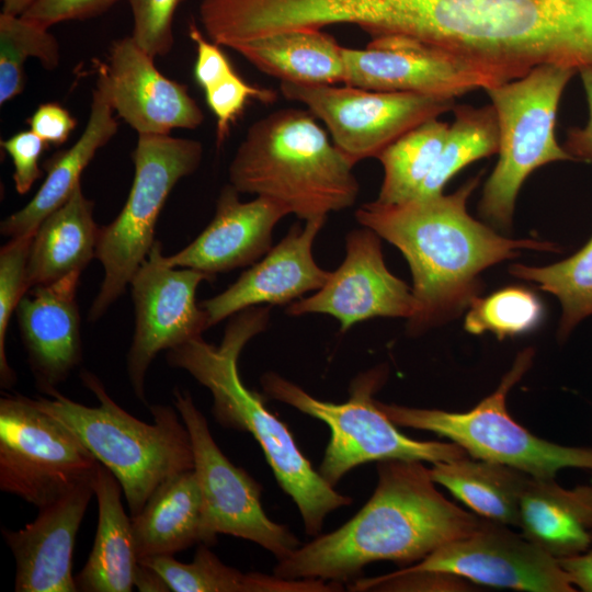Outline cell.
<instances>
[{
  "mask_svg": "<svg viewBox=\"0 0 592 592\" xmlns=\"http://www.w3.org/2000/svg\"><path fill=\"white\" fill-rule=\"evenodd\" d=\"M481 173L451 194L413 198L396 205L363 204L355 218L395 246L406 258L418 303L408 320L410 334L445 323L467 309L482 291L480 274L521 250L559 251L556 243L502 236L473 218L467 202Z\"/></svg>",
  "mask_w": 592,
  "mask_h": 592,
  "instance_id": "1",
  "label": "cell"
},
{
  "mask_svg": "<svg viewBox=\"0 0 592 592\" xmlns=\"http://www.w3.org/2000/svg\"><path fill=\"white\" fill-rule=\"evenodd\" d=\"M377 474L374 493L350 521L277 560L273 573L285 579L354 581L372 562L415 563L483 522L437 491L422 460H380Z\"/></svg>",
  "mask_w": 592,
  "mask_h": 592,
  "instance_id": "2",
  "label": "cell"
},
{
  "mask_svg": "<svg viewBox=\"0 0 592 592\" xmlns=\"http://www.w3.org/2000/svg\"><path fill=\"white\" fill-rule=\"evenodd\" d=\"M509 80L592 67V0H412L408 35Z\"/></svg>",
  "mask_w": 592,
  "mask_h": 592,
  "instance_id": "3",
  "label": "cell"
},
{
  "mask_svg": "<svg viewBox=\"0 0 592 592\" xmlns=\"http://www.w3.org/2000/svg\"><path fill=\"white\" fill-rule=\"evenodd\" d=\"M227 323L220 345L202 337L167 352L170 366L186 371L213 397L212 413L226 429L248 432L259 443L273 474L296 504L305 532L318 536L327 515L352 499L329 485L298 448L289 429L242 383L238 358L244 345L269 325L270 307L243 309Z\"/></svg>",
  "mask_w": 592,
  "mask_h": 592,
  "instance_id": "4",
  "label": "cell"
},
{
  "mask_svg": "<svg viewBox=\"0 0 592 592\" xmlns=\"http://www.w3.org/2000/svg\"><path fill=\"white\" fill-rule=\"evenodd\" d=\"M353 167L309 111L282 109L248 128L230 162L229 184L309 220L355 203Z\"/></svg>",
  "mask_w": 592,
  "mask_h": 592,
  "instance_id": "5",
  "label": "cell"
},
{
  "mask_svg": "<svg viewBox=\"0 0 592 592\" xmlns=\"http://www.w3.org/2000/svg\"><path fill=\"white\" fill-rule=\"evenodd\" d=\"M80 378L96 397V407L73 401L57 388L47 391L48 397L31 399L67 425L113 473L135 516L163 481L194 469L190 433L171 406H149L153 422L147 423L119 407L96 375L82 371Z\"/></svg>",
  "mask_w": 592,
  "mask_h": 592,
  "instance_id": "6",
  "label": "cell"
},
{
  "mask_svg": "<svg viewBox=\"0 0 592 592\" xmlns=\"http://www.w3.org/2000/svg\"><path fill=\"white\" fill-rule=\"evenodd\" d=\"M576 72L542 65L485 90L497 114L499 159L483 185L478 214L496 230L511 229L519 192L533 171L556 161H576L555 134L561 95Z\"/></svg>",
  "mask_w": 592,
  "mask_h": 592,
  "instance_id": "7",
  "label": "cell"
},
{
  "mask_svg": "<svg viewBox=\"0 0 592 592\" xmlns=\"http://www.w3.org/2000/svg\"><path fill=\"white\" fill-rule=\"evenodd\" d=\"M388 373V366L382 364L358 374L351 382L350 398L341 403L319 400L274 372L262 375L260 382L267 397L329 426L330 440L319 474L332 487L351 469L373 460L417 459L434 464L469 456L454 442L418 441L397 429L374 398Z\"/></svg>",
  "mask_w": 592,
  "mask_h": 592,
  "instance_id": "8",
  "label": "cell"
},
{
  "mask_svg": "<svg viewBox=\"0 0 592 592\" xmlns=\"http://www.w3.org/2000/svg\"><path fill=\"white\" fill-rule=\"evenodd\" d=\"M533 348L522 350L497 389L464 412L386 403L377 407L398 426L449 439L476 459L511 466L533 477L555 478L562 468L592 470V448L555 444L532 434L506 409V397L533 364Z\"/></svg>",
  "mask_w": 592,
  "mask_h": 592,
  "instance_id": "9",
  "label": "cell"
},
{
  "mask_svg": "<svg viewBox=\"0 0 592 592\" xmlns=\"http://www.w3.org/2000/svg\"><path fill=\"white\" fill-rule=\"evenodd\" d=\"M202 156V144L194 139L138 135L127 200L117 217L100 230L95 258L104 277L91 304L89 321L99 320L130 284L156 242L157 220L169 194L198 168Z\"/></svg>",
  "mask_w": 592,
  "mask_h": 592,
  "instance_id": "10",
  "label": "cell"
},
{
  "mask_svg": "<svg viewBox=\"0 0 592 592\" xmlns=\"http://www.w3.org/2000/svg\"><path fill=\"white\" fill-rule=\"evenodd\" d=\"M99 463L67 425L31 398L1 397V491L39 509L91 479Z\"/></svg>",
  "mask_w": 592,
  "mask_h": 592,
  "instance_id": "11",
  "label": "cell"
},
{
  "mask_svg": "<svg viewBox=\"0 0 592 592\" xmlns=\"http://www.w3.org/2000/svg\"><path fill=\"white\" fill-rule=\"evenodd\" d=\"M281 93L304 104L327 127L335 147L355 166L423 122L453 110L455 99L355 87L281 82Z\"/></svg>",
  "mask_w": 592,
  "mask_h": 592,
  "instance_id": "12",
  "label": "cell"
},
{
  "mask_svg": "<svg viewBox=\"0 0 592 592\" xmlns=\"http://www.w3.org/2000/svg\"><path fill=\"white\" fill-rule=\"evenodd\" d=\"M174 407L192 442L205 532L213 546L219 534L253 542L277 560L300 546L287 526L273 522L261 503V485L234 465L214 441L208 423L189 391L174 388Z\"/></svg>",
  "mask_w": 592,
  "mask_h": 592,
  "instance_id": "13",
  "label": "cell"
},
{
  "mask_svg": "<svg viewBox=\"0 0 592 592\" xmlns=\"http://www.w3.org/2000/svg\"><path fill=\"white\" fill-rule=\"evenodd\" d=\"M209 275L164 262L162 243L156 240L148 258L130 281L135 331L126 357V371L135 396L146 399L147 371L159 352L180 346L210 328L195 295Z\"/></svg>",
  "mask_w": 592,
  "mask_h": 592,
  "instance_id": "14",
  "label": "cell"
},
{
  "mask_svg": "<svg viewBox=\"0 0 592 592\" xmlns=\"http://www.w3.org/2000/svg\"><path fill=\"white\" fill-rule=\"evenodd\" d=\"M342 57L343 83L372 91L455 99L510 81L497 70L401 34L374 36L363 49L342 47Z\"/></svg>",
  "mask_w": 592,
  "mask_h": 592,
  "instance_id": "15",
  "label": "cell"
},
{
  "mask_svg": "<svg viewBox=\"0 0 592 592\" xmlns=\"http://www.w3.org/2000/svg\"><path fill=\"white\" fill-rule=\"evenodd\" d=\"M399 571L447 573L519 591H576L557 558L508 525L487 519L471 534L439 547Z\"/></svg>",
  "mask_w": 592,
  "mask_h": 592,
  "instance_id": "16",
  "label": "cell"
},
{
  "mask_svg": "<svg viewBox=\"0 0 592 592\" xmlns=\"http://www.w3.org/2000/svg\"><path fill=\"white\" fill-rule=\"evenodd\" d=\"M418 303L402 280L386 266L380 237L362 227L345 237V257L331 272L322 288L314 295L291 303L289 316L323 314L340 322L345 332L355 323L375 317L411 319Z\"/></svg>",
  "mask_w": 592,
  "mask_h": 592,
  "instance_id": "17",
  "label": "cell"
},
{
  "mask_svg": "<svg viewBox=\"0 0 592 592\" xmlns=\"http://www.w3.org/2000/svg\"><path fill=\"white\" fill-rule=\"evenodd\" d=\"M153 59L132 35L113 42L98 66L95 89L138 135L197 128L203 111L187 87L162 75Z\"/></svg>",
  "mask_w": 592,
  "mask_h": 592,
  "instance_id": "18",
  "label": "cell"
},
{
  "mask_svg": "<svg viewBox=\"0 0 592 592\" xmlns=\"http://www.w3.org/2000/svg\"><path fill=\"white\" fill-rule=\"evenodd\" d=\"M327 217L293 225L285 237L223 293L203 300L209 327L253 306L284 305L325 286L330 271L312 255L314 241Z\"/></svg>",
  "mask_w": 592,
  "mask_h": 592,
  "instance_id": "19",
  "label": "cell"
},
{
  "mask_svg": "<svg viewBox=\"0 0 592 592\" xmlns=\"http://www.w3.org/2000/svg\"><path fill=\"white\" fill-rule=\"evenodd\" d=\"M95 475V474H94ZM93 479L39 508L37 516L18 531L2 530L15 560L16 592H76L72 555L91 498Z\"/></svg>",
  "mask_w": 592,
  "mask_h": 592,
  "instance_id": "20",
  "label": "cell"
},
{
  "mask_svg": "<svg viewBox=\"0 0 592 592\" xmlns=\"http://www.w3.org/2000/svg\"><path fill=\"white\" fill-rule=\"evenodd\" d=\"M239 192L226 185L216 202L215 215L207 227L185 248L164 262L209 275L254 264L273 246V229L288 209L273 200L257 196L241 202Z\"/></svg>",
  "mask_w": 592,
  "mask_h": 592,
  "instance_id": "21",
  "label": "cell"
},
{
  "mask_svg": "<svg viewBox=\"0 0 592 592\" xmlns=\"http://www.w3.org/2000/svg\"><path fill=\"white\" fill-rule=\"evenodd\" d=\"M81 272L31 288L16 307L22 343L37 388L46 394L82 360L77 288Z\"/></svg>",
  "mask_w": 592,
  "mask_h": 592,
  "instance_id": "22",
  "label": "cell"
},
{
  "mask_svg": "<svg viewBox=\"0 0 592 592\" xmlns=\"http://www.w3.org/2000/svg\"><path fill=\"white\" fill-rule=\"evenodd\" d=\"M517 527L557 559L584 553L592 544V485L566 489L555 478L528 476Z\"/></svg>",
  "mask_w": 592,
  "mask_h": 592,
  "instance_id": "23",
  "label": "cell"
},
{
  "mask_svg": "<svg viewBox=\"0 0 592 592\" xmlns=\"http://www.w3.org/2000/svg\"><path fill=\"white\" fill-rule=\"evenodd\" d=\"M117 130L114 110L94 89L84 130L70 148L57 152L45 162L47 174L39 190L23 208L1 223V234L11 239L35 232L48 215L69 200L81 184L83 170Z\"/></svg>",
  "mask_w": 592,
  "mask_h": 592,
  "instance_id": "24",
  "label": "cell"
},
{
  "mask_svg": "<svg viewBox=\"0 0 592 592\" xmlns=\"http://www.w3.org/2000/svg\"><path fill=\"white\" fill-rule=\"evenodd\" d=\"M98 526L90 556L75 577L78 591L130 592L139 565L132 517L122 503L123 488L113 473L99 463L93 479Z\"/></svg>",
  "mask_w": 592,
  "mask_h": 592,
  "instance_id": "25",
  "label": "cell"
},
{
  "mask_svg": "<svg viewBox=\"0 0 592 592\" xmlns=\"http://www.w3.org/2000/svg\"><path fill=\"white\" fill-rule=\"evenodd\" d=\"M132 517L138 560L173 556L194 545L210 547L204 524L203 499L194 469L163 481Z\"/></svg>",
  "mask_w": 592,
  "mask_h": 592,
  "instance_id": "26",
  "label": "cell"
},
{
  "mask_svg": "<svg viewBox=\"0 0 592 592\" xmlns=\"http://www.w3.org/2000/svg\"><path fill=\"white\" fill-rule=\"evenodd\" d=\"M94 203L81 184L69 200L36 229L26 269L27 292L72 272H81L96 257L101 227L93 218Z\"/></svg>",
  "mask_w": 592,
  "mask_h": 592,
  "instance_id": "27",
  "label": "cell"
},
{
  "mask_svg": "<svg viewBox=\"0 0 592 592\" xmlns=\"http://www.w3.org/2000/svg\"><path fill=\"white\" fill-rule=\"evenodd\" d=\"M342 47L321 30H294L240 44L234 50L281 82L327 86L344 80Z\"/></svg>",
  "mask_w": 592,
  "mask_h": 592,
  "instance_id": "28",
  "label": "cell"
},
{
  "mask_svg": "<svg viewBox=\"0 0 592 592\" xmlns=\"http://www.w3.org/2000/svg\"><path fill=\"white\" fill-rule=\"evenodd\" d=\"M138 561L153 569L173 592L343 591L341 582L242 572L225 565L207 545H198L193 560L189 563L180 562L173 556H153Z\"/></svg>",
  "mask_w": 592,
  "mask_h": 592,
  "instance_id": "29",
  "label": "cell"
},
{
  "mask_svg": "<svg viewBox=\"0 0 592 592\" xmlns=\"http://www.w3.org/2000/svg\"><path fill=\"white\" fill-rule=\"evenodd\" d=\"M432 465L429 468L432 480L478 516L508 526L519 525L521 496L530 475L508 465L468 456Z\"/></svg>",
  "mask_w": 592,
  "mask_h": 592,
  "instance_id": "30",
  "label": "cell"
},
{
  "mask_svg": "<svg viewBox=\"0 0 592 592\" xmlns=\"http://www.w3.org/2000/svg\"><path fill=\"white\" fill-rule=\"evenodd\" d=\"M448 126L437 117L428 119L401 135L376 157L384 178L375 202L396 205L415 197L436 163Z\"/></svg>",
  "mask_w": 592,
  "mask_h": 592,
  "instance_id": "31",
  "label": "cell"
},
{
  "mask_svg": "<svg viewBox=\"0 0 592 592\" xmlns=\"http://www.w3.org/2000/svg\"><path fill=\"white\" fill-rule=\"evenodd\" d=\"M453 112L454 121L436 163L414 198L443 193L446 183L463 168L498 152L499 126L491 104L455 105Z\"/></svg>",
  "mask_w": 592,
  "mask_h": 592,
  "instance_id": "32",
  "label": "cell"
},
{
  "mask_svg": "<svg viewBox=\"0 0 592 592\" xmlns=\"http://www.w3.org/2000/svg\"><path fill=\"white\" fill-rule=\"evenodd\" d=\"M509 273L533 282L557 297L561 306L557 330L559 342L566 341L583 319L592 316V237L579 251L560 262L546 266L513 263Z\"/></svg>",
  "mask_w": 592,
  "mask_h": 592,
  "instance_id": "33",
  "label": "cell"
},
{
  "mask_svg": "<svg viewBox=\"0 0 592 592\" xmlns=\"http://www.w3.org/2000/svg\"><path fill=\"white\" fill-rule=\"evenodd\" d=\"M36 58L47 70L60 62L57 38L41 24L11 13H0V104L21 94L25 86L24 65Z\"/></svg>",
  "mask_w": 592,
  "mask_h": 592,
  "instance_id": "34",
  "label": "cell"
},
{
  "mask_svg": "<svg viewBox=\"0 0 592 592\" xmlns=\"http://www.w3.org/2000/svg\"><path fill=\"white\" fill-rule=\"evenodd\" d=\"M544 306L524 286H505L486 297H476L467 308L464 329L471 334L493 333L499 340L536 328Z\"/></svg>",
  "mask_w": 592,
  "mask_h": 592,
  "instance_id": "35",
  "label": "cell"
},
{
  "mask_svg": "<svg viewBox=\"0 0 592 592\" xmlns=\"http://www.w3.org/2000/svg\"><path fill=\"white\" fill-rule=\"evenodd\" d=\"M34 234L11 238L0 250V383L11 388L16 380L8 363L5 340L11 316L27 293L26 269Z\"/></svg>",
  "mask_w": 592,
  "mask_h": 592,
  "instance_id": "36",
  "label": "cell"
},
{
  "mask_svg": "<svg viewBox=\"0 0 592 592\" xmlns=\"http://www.w3.org/2000/svg\"><path fill=\"white\" fill-rule=\"evenodd\" d=\"M204 94L207 106L216 118L218 147L226 140L231 125L240 117L250 100L267 104L277 96L274 90L248 83L236 71L204 90Z\"/></svg>",
  "mask_w": 592,
  "mask_h": 592,
  "instance_id": "37",
  "label": "cell"
},
{
  "mask_svg": "<svg viewBox=\"0 0 592 592\" xmlns=\"http://www.w3.org/2000/svg\"><path fill=\"white\" fill-rule=\"evenodd\" d=\"M135 42L151 57L167 55L173 46V18L182 0H127Z\"/></svg>",
  "mask_w": 592,
  "mask_h": 592,
  "instance_id": "38",
  "label": "cell"
},
{
  "mask_svg": "<svg viewBox=\"0 0 592 592\" xmlns=\"http://www.w3.org/2000/svg\"><path fill=\"white\" fill-rule=\"evenodd\" d=\"M47 144L31 129L19 132L5 140L1 147L13 164V182L19 194H26L42 175L38 160Z\"/></svg>",
  "mask_w": 592,
  "mask_h": 592,
  "instance_id": "39",
  "label": "cell"
},
{
  "mask_svg": "<svg viewBox=\"0 0 592 592\" xmlns=\"http://www.w3.org/2000/svg\"><path fill=\"white\" fill-rule=\"evenodd\" d=\"M117 1L121 0H35L21 15L49 29L61 22L99 15Z\"/></svg>",
  "mask_w": 592,
  "mask_h": 592,
  "instance_id": "40",
  "label": "cell"
},
{
  "mask_svg": "<svg viewBox=\"0 0 592 592\" xmlns=\"http://www.w3.org/2000/svg\"><path fill=\"white\" fill-rule=\"evenodd\" d=\"M189 35L196 48L194 79L203 91L235 71L220 45L206 39L194 23L189 26Z\"/></svg>",
  "mask_w": 592,
  "mask_h": 592,
  "instance_id": "41",
  "label": "cell"
},
{
  "mask_svg": "<svg viewBox=\"0 0 592 592\" xmlns=\"http://www.w3.org/2000/svg\"><path fill=\"white\" fill-rule=\"evenodd\" d=\"M30 129L47 145H62L77 126V119L56 102L41 104L27 118Z\"/></svg>",
  "mask_w": 592,
  "mask_h": 592,
  "instance_id": "42",
  "label": "cell"
},
{
  "mask_svg": "<svg viewBox=\"0 0 592 592\" xmlns=\"http://www.w3.org/2000/svg\"><path fill=\"white\" fill-rule=\"evenodd\" d=\"M578 72L587 98L589 118L584 126L567 130L562 147L576 161L592 163V67L580 68Z\"/></svg>",
  "mask_w": 592,
  "mask_h": 592,
  "instance_id": "43",
  "label": "cell"
},
{
  "mask_svg": "<svg viewBox=\"0 0 592 592\" xmlns=\"http://www.w3.org/2000/svg\"><path fill=\"white\" fill-rule=\"evenodd\" d=\"M574 588L592 592V548L571 557L558 559Z\"/></svg>",
  "mask_w": 592,
  "mask_h": 592,
  "instance_id": "44",
  "label": "cell"
},
{
  "mask_svg": "<svg viewBox=\"0 0 592 592\" xmlns=\"http://www.w3.org/2000/svg\"><path fill=\"white\" fill-rule=\"evenodd\" d=\"M135 587L143 592L170 591L164 580L153 569L141 562H139L137 568Z\"/></svg>",
  "mask_w": 592,
  "mask_h": 592,
  "instance_id": "45",
  "label": "cell"
},
{
  "mask_svg": "<svg viewBox=\"0 0 592 592\" xmlns=\"http://www.w3.org/2000/svg\"><path fill=\"white\" fill-rule=\"evenodd\" d=\"M2 3V12L11 13L14 15L23 14L26 9L35 0H0Z\"/></svg>",
  "mask_w": 592,
  "mask_h": 592,
  "instance_id": "46",
  "label": "cell"
}]
</instances>
